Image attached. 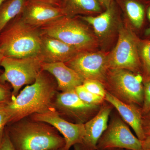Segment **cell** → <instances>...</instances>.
Here are the masks:
<instances>
[{"label":"cell","instance_id":"cell-4","mask_svg":"<svg viewBox=\"0 0 150 150\" xmlns=\"http://www.w3.org/2000/svg\"><path fill=\"white\" fill-rule=\"evenodd\" d=\"M40 29L42 34L61 40L79 53L96 51L100 46L93 30L79 16H63Z\"/></svg>","mask_w":150,"mask_h":150},{"label":"cell","instance_id":"cell-35","mask_svg":"<svg viewBox=\"0 0 150 150\" xmlns=\"http://www.w3.org/2000/svg\"><path fill=\"white\" fill-rule=\"evenodd\" d=\"M6 0H0V6H1V5L2 4H3V3Z\"/></svg>","mask_w":150,"mask_h":150},{"label":"cell","instance_id":"cell-16","mask_svg":"<svg viewBox=\"0 0 150 150\" xmlns=\"http://www.w3.org/2000/svg\"><path fill=\"white\" fill-rule=\"evenodd\" d=\"M105 100L117 110L123 121L134 130L139 139L142 141L146 138L142 126V107L137 105L122 102L107 91Z\"/></svg>","mask_w":150,"mask_h":150},{"label":"cell","instance_id":"cell-14","mask_svg":"<svg viewBox=\"0 0 150 150\" xmlns=\"http://www.w3.org/2000/svg\"><path fill=\"white\" fill-rule=\"evenodd\" d=\"M20 15L28 24L38 28L65 16L61 8L28 0Z\"/></svg>","mask_w":150,"mask_h":150},{"label":"cell","instance_id":"cell-15","mask_svg":"<svg viewBox=\"0 0 150 150\" xmlns=\"http://www.w3.org/2000/svg\"><path fill=\"white\" fill-rule=\"evenodd\" d=\"M79 53L74 47L61 40L42 34L39 56L43 63H66Z\"/></svg>","mask_w":150,"mask_h":150},{"label":"cell","instance_id":"cell-31","mask_svg":"<svg viewBox=\"0 0 150 150\" xmlns=\"http://www.w3.org/2000/svg\"><path fill=\"white\" fill-rule=\"evenodd\" d=\"M100 4L103 9L108 8L115 0H97Z\"/></svg>","mask_w":150,"mask_h":150},{"label":"cell","instance_id":"cell-6","mask_svg":"<svg viewBox=\"0 0 150 150\" xmlns=\"http://www.w3.org/2000/svg\"><path fill=\"white\" fill-rule=\"evenodd\" d=\"M143 81L142 74L123 69H109L104 86L106 91L120 101L142 107Z\"/></svg>","mask_w":150,"mask_h":150},{"label":"cell","instance_id":"cell-13","mask_svg":"<svg viewBox=\"0 0 150 150\" xmlns=\"http://www.w3.org/2000/svg\"><path fill=\"white\" fill-rule=\"evenodd\" d=\"M113 108L105 101L96 115L84 123L85 135L81 144L74 146L75 150H97L98 142L107 129Z\"/></svg>","mask_w":150,"mask_h":150},{"label":"cell","instance_id":"cell-8","mask_svg":"<svg viewBox=\"0 0 150 150\" xmlns=\"http://www.w3.org/2000/svg\"><path fill=\"white\" fill-rule=\"evenodd\" d=\"M102 105L85 102L78 96L74 90L57 93L53 106L65 120L73 123L84 124L96 115Z\"/></svg>","mask_w":150,"mask_h":150},{"label":"cell","instance_id":"cell-23","mask_svg":"<svg viewBox=\"0 0 150 150\" xmlns=\"http://www.w3.org/2000/svg\"><path fill=\"white\" fill-rule=\"evenodd\" d=\"M83 85L92 93L95 94L105 98L106 91L103 84L100 82L93 80H87L84 81Z\"/></svg>","mask_w":150,"mask_h":150},{"label":"cell","instance_id":"cell-34","mask_svg":"<svg viewBox=\"0 0 150 150\" xmlns=\"http://www.w3.org/2000/svg\"><path fill=\"white\" fill-rule=\"evenodd\" d=\"M106 150H126V149H107Z\"/></svg>","mask_w":150,"mask_h":150},{"label":"cell","instance_id":"cell-12","mask_svg":"<svg viewBox=\"0 0 150 150\" xmlns=\"http://www.w3.org/2000/svg\"><path fill=\"white\" fill-rule=\"evenodd\" d=\"M118 4L113 1L108 8L96 16H78L92 27L100 46L107 42L116 32L118 33L121 21Z\"/></svg>","mask_w":150,"mask_h":150},{"label":"cell","instance_id":"cell-30","mask_svg":"<svg viewBox=\"0 0 150 150\" xmlns=\"http://www.w3.org/2000/svg\"><path fill=\"white\" fill-rule=\"evenodd\" d=\"M142 141V150H150V135L146 136Z\"/></svg>","mask_w":150,"mask_h":150},{"label":"cell","instance_id":"cell-32","mask_svg":"<svg viewBox=\"0 0 150 150\" xmlns=\"http://www.w3.org/2000/svg\"><path fill=\"white\" fill-rule=\"evenodd\" d=\"M147 16L149 18V21L150 22L149 27L148 28L146 31V35H150V6L148 8L147 11Z\"/></svg>","mask_w":150,"mask_h":150},{"label":"cell","instance_id":"cell-25","mask_svg":"<svg viewBox=\"0 0 150 150\" xmlns=\"http://www.w3.org/2000/svg\"><path fill=\"white\" fill-rule=\"evenodd\" d=\"M12 91L8 83L0 82V106L5 105L9 102L12 97Z\"/></svg>","mask_w":150,"mask_h":150},{"label":"cell","instance_id":"cell-27","mask_svg":"<svg viewBox=\"0 0 150 150\" xmlns=\"http://www.w3.org/2000/svg\"><path fill=\"white\" fill-rule=\"evenodd\" d=\"M0 150H16L12 144L6 129L4 137L0 142Z\"/></svg>","mask_w":150,"mask_h":150},{"label":"cell","instance_id":"cell-20","mask_svg":"<svg viewBox=\"0 0 150 150\" xmlns=\"http://www.w3.org/2000/svg\"><path fill=\"white\" fill-rule=\"evenodd\" d=\"M27 0H6L0 6V32L12 20L20 14Z\"/></svg>","mask_w":150,"mask_h":150},{"label":"cell","instance_id":"cell-33","mask_svg":"<svg viewBox=\"0 0 150 150\" xmlns=\"http://www.w3.org/2000/svg\"><path fill=\"white\" fill-rule=\"evenodd\" d=\"M4 57V56L2 51H1V48H0V74H1V73H2L3 71H2L1 67V63L2 61V59Z\"/></svg>","mask_w":150,"mask_h":150},{"label":"cell","instance_id":"cell-7","mask_svg":"<svg viewBox=\"0 0 150 150\" xmlns=\"http://www.w3.org/2000/svg\"><path fill=\"white\" fill-rule=\"evenodd\" d=\"M43 63L39 56L23 58L4 56L1 63L4 71L0 74V82L9 83L13 96H16L23 86L34 82Z\"/></svg>","mask_w":150,"mask_h":150},{"label":"cell","instance_id":"cell-22","mask_svg":"<svg viewBox=\"0 0 150 150\" xmlns=\"http://www.w3.org/2000/svg\"><path fill=\"white\" fill-rule=\"evenodd\" d=\"M75 91L81 99L88 104L101 105L105 102L104 98L92 93L83 84L76 87Z\"/></svg>","mask_w":150,"mask_h":150},{"label":"cell","instance_id":"cell-29","mask_svg":"<svg viewBox=\"0 0 150 150\" xmlns=\"http://www.w3.org/2000/svg\"><path fill=\"white\" fill-rule=\"evenodd\" d=\"M33 1L44 3L47 4L62 8L64 0H28Z\"/></svg>","mask_w":150,"mask_h":150},{"label":"cell","instance_id":"cell-18","mask_svg":"<svg viewBox=\"0 0 150 150\" xmlns=\"http://www.w3.org/2000/svg\"><path fill=\"white\" fill-rule=\"evenodd\" d=\"M62 8L71 17L97 15L103 9L97 0H64Z\"/></svg>","mask_w":150,"mask_h":150},{"label":"cell","instance_id":"cell-11","mask_svg":"<svg viewBox=\"0 0 150 150\" xmlns=\"http://www.w3.org/2000/svg\"><path fill=\"white\" fill-rule=\"evenodd\" d=\"M30 116L33 121L48 123L62 134L65 145L61 150H70L73 146L82 142L86 133L84 124L73 123L65 120L54 108L43 113H35Z\"/></svg>","mask_w":150,"mask_h":150},{"label":"cell","instance_id":"cell-9","mask_svg":"<svg viewBox=\"0 0 150 150\" xmlns=\"http://www.w3.org/2000/svg\"><path fill=\"white\" fill-rule=\"evenodd\" d=\"M109 52L104 51L78 54L66 64L77 73L84 81L93 80L104 85L109 69Z\"/></svg>","mask_w":150,"mask_h":150},{"label":"cell","instance_id":"cell-19","mask_svg":"<svg viewBox=\"0 0 150 150\" xmlns=\"http://www.w3.org/2000/svg\"><path fill=\"white\" fill-rule=\"evenodd\" d=\"M127 20L137 28L142 27L144 20V5L139 0H115Z\"/></svg>","mask_w":150,"mask_h":150},{"label":"cell","instance_id":"cell-2","mask_svg":"<svg viewBox=\"0 0 150 150\" xmlns=\"http://www.w3.org/2000/svg\"><path fill=\"white\" fill-rule=\"evenodd\" d=\"M6 131L16 150H61L65 145L58 131L44 122L22 119L8 124Z\"/></svg>","mask_w":150,"mask_h":150},{"label":"cell","instance_id":"cell-10","mask_svg":"<svg viewBox=\"0 0 150 150\" xmlns=\"http://www.w3.org/2000/svg\"><path fill=\"white\" fill-rule=\"evenodd\" d=\"M111 149L142 150V141L134 136L127 124L118 115L112 117L97 144V150Z\"/></svg>","mask_w":150,"mask_h":150},{"label":"cell","instance_id":"cell-17","mask_svg":"<svg viewBox=\"0 0 150 150\" xmlns=\"http://www.w3.org/2000/svg\"><path fill=\"white\" fill-rule=\"evenodd\" d=\"M42 70L51 74L56 80L57 89L61 92L74 90L84 80L77 73L63 62L43 63Z\"/></svg>","mask_w":150,"mask_h":150},{"label":"cell","instance_id":"cell-3","mask_svg":"<svg viewBox=\"0 0 150 150\" xmlns=\"http://www.w3.org/2000/svg\"><path fill=\"white\" fill-rule=\"evenodd\" d=\"M42 35L40 28L28 24L19 14L0 32V48L5 57L23 58L39 56Z\"/></svg>","mask_w":150,"mask_h":150},{"label":"cell","instance_id":"cell-5","mask_svg":"<svg viewBox=\"0 0 150 150\" xmlns=\"http://www.w3.org/2000/svg\"><path fill=\"white\" fill-rule=\"evenodd\" d=\"M117 43L109 52V69H123L143 76L139 54V39L131 29L127 21H121L118 29Z\"/></svg>","mask_w":150,"mask_h":150},{"label":"cell","instance_id":"cell-24","mask_svg":"<svg viewBox=\"0 0 150 150\" xmlns=\"http://www.w3.org/2000/svg\"><path fill=\"white\" fill-rule=\"evenodd\" d=\"M144 99L142 106L143 115L150 111V76L143 78Z\"/></svg>","mask_w":150,"mask_h":150},{"label":"cell","instance_id":"cell-26","mask_svg":"<svg viewBox=\"0 0 150 150\" xmlns=\"http://www.w3.org/2000/svg\"><path fill=\"white\" fill-rule=\"evenodd\" d=\"M4 105L0 106V142L4 137L6 127L9 122V116Z\"/></svg>","mask_w":150,"mask_h":150},{"label":"cell","instance_id":"cell-28","mask_svg":"<svg viewBox=\"0 0 150 150\" xmlns=\"http://www.w3.org/2000/svg\"><path fill=\"white\" fill-rule=\"evenodd\" d=\"M143 131L146 136L150 135V111L143 115L142 122Z\"/></svg>","mask_w":150,"mask_h":150},{"label":"cell","instance_id":"cell-1","mask_svg":"<svg viewBox=\"0 0 150 150\" xmlns=\"http://www.w3.org/2000/svg\"><path fill=\"white\" fill-rule=\"evenodd\" d=\"M57 91L55 78L41 70L33 83L26 86L16 96H12L11 101L4 105L9 116L8 124L35 113H43L54 108Z\"/></svg>","mask_w":150,"mask_h":150},{"label":"cell","instance_id":"cell-21","mask_svg":"<svg viewBox=\"0 0 150 150\" xmlns=\"http://www.w3.org/2000/svg\"><path fill=\"white\" fill-rule=\"evenodd\" d=\"M139 54L143 69V78L150 76V40L139 39Z\"/></svg>","mask_w":150,"mask_h":150}]
</instances>
